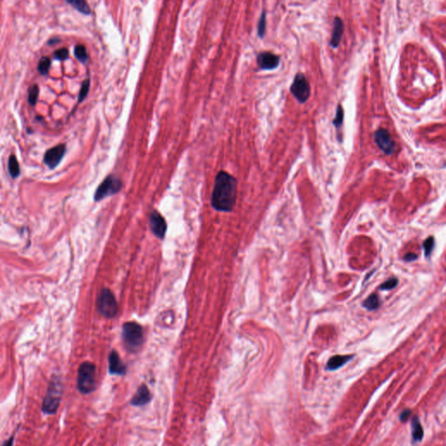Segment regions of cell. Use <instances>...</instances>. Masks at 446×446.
<instances>
[{
    "instance_id": "ac0fdd59",
    "label": "cell",
    "mask_w": 446,
    "mask_h": 446,
    "mask_svg": "<svg viewBox=\"0 0 446 446\" xmlns=\"http://www.w3.org/2000/svg\"><path fill=\"white\" fill-rule=\"evenodd\" d=\"M380 299L376 294H372L370 297L362 303V306L368 310H376L380 307Z\"/></svg>"
},
{
    "instance_id": "e0dca14e",
    "label": "cell",
    "mask_w": 446,
    "mask_h": 446,
    "mask_svg": "<svg viewBox=\"0 0 446 446\" xmlns=\"http://www.w3.org/2000/svg\"><path fill=\"white\" fill-rule=\"evenodd\" d=\"M8 170H9L10 175L13 178H17L20 175V169H19V164L18 159L16 158L14 154H12L9 157L8 160Z\"/></svg>"
},
{
    "instance_id": "5bb4252c",
    "label": "cell",
    "mask_w": 446,
    "mask_h": 446,
    "mask_svg": "<svg viewBox=\"0 0 446 446\" xmlns=\"http://www.w3.org/2000/svg\"><path fill=\"white\" fill-rule=\"evenodd\" d=\"M344 31V24L343 19L339 17H336L333 22V29L331 33V39L330 44L333 48H337L340 45L342 37Z\"/></svg>"
},
{
    "instance_id": "83f0119b",
    "label": "cell",
    "mask_w": 446,
    "mask_h": 446,
    "mask_svg": "<svg viewBox=\"0 0 446 446\" xmlns=\"http://www.w3.org/2000/svg\"><path fill=\"white\" fill-rule=\"evenodd\" d=\"M69 52L66 48H60L54 53V58L57 60H65L68 59Z\"/></svg>"
},
{
    "instance_id": "52a82bcc",
    "label": "cell",
    "mask_w": 446,
    "mask_h": 446,
    "mask_svg": "<svg viewBox=\"0 0 446 446\" xmlns=\"http://www.w3.org/2000/svg\"><path fill=\"white\" fill-rule=\"evenodd\" d=\"M290 92L300 103H305L310 96V85L305 75L298 72L290 87Z\"/></svg>"
},
{
    "instance_id": "d6986e66",
    "label": "cell",
    "mask_w": 446,
    "mask_h": 446,
    "mask_svg": "<svg viewBox=\"0 0 446 446\" xmlns=\"http://www.w3.org/2000/svg\"><path fill=\"white\" fill-rule=\"evenodd\" d=\"M67 3L74 7L75 9L78 10L79 13H83L85 15H89L91 13V9L88 4L86 1L82 0H71L67 1Z\"/></svg>"
},
{
    "instance_id": "f1b7e54d",
    "label": "cell",
    "mask_w": 446,
    "mask_h": 446,
    "mask_svg": "<svg viewBox=\"0 0 446 446\" xmlns=\"http://www.w3.org/2000/svg\"><path fill=\"white\" fill-rule=\"evenodd\" d=\"M417 258H418V256H416L415 254L412 253H408L403 257V259L406 260V262H413Z\"/></svg>"
},
{
    "instance_id": "3957f363",
    "label": "cell",
    "mask_w": 446,
    "mask_h": 446,
    "mask_svg": "<svg viewBox=\"0 0 446 446\" xmlns=\"http://www.w3.org/2000/svg\"><path fill=\"white\" fill-rule=\"evenodd\" d=\"M96 366L91 362H82L77 375V390L82 395H89L96 390Z\"/></svg>"
},
{
    "instance_id": "277c9868",
    "label": "cell",
    "mask_w": 446,
    "mask_h": 446,
    "mask_svg": "<svg viewBox=\"0 0 446 446\" xmlns=\"http://www.w3.org/2000/svg\"><path fill=\"white\" fill-rule=\"evenodd\" d=\"M122 338L128 350L135 352L143 344V330L141 325L135 322H126L123 326Z\"/></svg>"
},
{
    "instance_id": "4316f807",
    "label": "cell",
    "mask_w": 446,
    "mask_h": 446,
    "mask_svg": "<svg viewBox=\"0 0 446 446\" xmlns=\"http://www.w3.org/2000/svg\"><path fill=\"white\" fill-rule=\"evenodd\" d=\"M434 242H435V241H434L433 237H429L425 240V241H424L423 246H424V254H425V256H429L431 255V252H432V250H433Z\"/></svg>"
},
{
    "instance_id": "cb8c5ba5",
    "label": "cell",
    "mask_w": 446,
    "mask_h": 446,
    "mask_svg": "<svg viewBox=\"0 0 446 446\" xmlns=\"http://www.w3.org/2000/svg\"><path fill=\"white\" fill-rule=\"evenodd\" d=\"M89 89H90V80H89V78H87L82 83V88H80L79 94H78V103L82 102L86 99V97L88 96Z\"/></svg>"
},
{
    "instance_id": "484cf974",
    "label": "cell",
    "mask_w": 446,
    "mask_h": 446,
    "mask_svg": "<svg viewBox=\"0 0 446 446\" xmlns=\"http://www.w3.org/2000/svg\"><path fill=\"white\" fill-rule=\"evenodd\" d=\"M397 279L396 278H390L389 280H387L386 281H384V283L381 285L380 289L381 290H392L394 288H396V285H397Z\"/></svg>"
},
{
    "instance_id": "f546056e",
    "label": "cell",
    "mask_w": 446,
    "mask_h": 446,
    "mask_svg": "<svg viewBox=\"0 0 446 446\" xmlns=\"http://www.w3.org/2000/svg\"><path fill=\"white\" fill-rule=\"evenodd\" d=\"M14 438H15V435H13L12 437L8 438V439L6 440L5 442H4L0 446H13V443H14Z\"/></svg>"
},
{
    "instance_id": "5b68a950",
    "label": "cell",
    "mask_w": 446,
    "mask_h": 446,
    "mask_svg": "<svg viewBox=\"0 0 446 446\" xmlns=\"http://www.w3.org/2000/svg\"><path fill=\"white\" fill-rule=\"evenodd\" d=\"M97 309L106 318H113L118 313V304L111 290L103 289L97 299Z\"/></svg>"
},
{
    "instance_id": "603a6c76",
    "label": "cell",
    "mask_w": 446,
    "mask_h": 446,
    "mask_svg": "<svg viewBox=\"0 0 446 446\" xmlns=\"http://www.w3.org/2000/svg\"><path fill=\"white\" fill-rule=\"evenodd\" d=\"M343 118H344V111H343L342 105H339L337 106V113H336L334 120H333V125L335 128H339L341 126L343 125Z\"/></svg>"
},
{
    "instance_id": "4fadbf2b",
    "label": "cell",
    "mask_w": 446,
    "mask_h": 446,
    "mask_svg": "<svg viewBox=\"0 0 446 446\" xmlns=\"http://www.w3.org/2000/svg\"><path fill=\"white\" fill-rule=\"evenodd\" d=\"M150 225L153 234H155L157 237L163 240V238L165 237L167 232V223L165 219L163 218L159 213L153 211L150 216Z\"/></svg>"
},
{
    "instance_id": "44dd1931",
    "label": "cell",
    "mask_w": 446,
    "mask_h": 446,
    "mask_svg": "<svg viewBox=\"0 0 446 446\" xmlns=\"http://www.w3.org/2000/svg\"><path fill=\"white\" fill-rule=\"evenodd\" d=\"M50 66L51 60L48 57H43V58H41L39 62H38V66H37L38 72H40L42 75L48 74Z\"/></svg>"
},
{
    "instance_id": "8992f818",
    "label": "cell",
    "mask_w": 446,
    "mask_h": 446,
    "mask_svg": "<svg viewBox=\"0 0 446 446\" xmlns=\"http://www.w3.org/2000/svg\"><path fill=\"white\" fill-rule=\"evenodd\" d=\"M121 187V180L116 177L115 175H109L102 181V183L97 188L95 194H94V200L99 201V200H103L106 197L111 196L115 193H119Z\"/></svg>"
},
{
    "instance_id": "7c38bea8",
    "label": "cell",
    "mask_w": 446,
    "mask_h": 446,
    "mask_svg": "<svg viewBox=\"0 0 446 446\" xmlns=\"http://www.w3.org/2000/svg\"><path fill=\"white\" fill-rule=\"evenodd\" d=\"M151 400H152L151 391L146 384H142L138 388L136 392L130 400V404L134 407H141V406H147V403L151 402Z\"/></svg>"
},
{
    "instance_id": "30bf717a",
    "label": "cell",
    "mask_w": 446,
    "mask_h": 446,
    "mask_svg": "<svg viewBox=\"0 0 446 446\" xmlns=\"http://www.w3.org/2000/svg\"><path fill=\"white\" fill-rule=\"evenodd\" d=\"M281 58L270 52H262L257 55V65L261 70H275L280 65Z\"/></svg>"
},
{
    "instance_id": "8fae6325",
    "label": "cell",
    "mask_w": 446,
    "mask_h": 446,
    "mask_svg": "<svg viewBox=\"0 0 446 446\" xmlns=\"http://www.w3.org/2000/svg\"><path fill=\"white\" fill-rule=\"evenodd\" d=\"M108 372L111 375H116L119 377H123L127 374V367L115 350H112L108 356Z\"/></svg>"
},
{
    "instance_id": "d4e9b609",
    "label": "cell",
    "mask_w": 446,
    "mask_h": 446,
    "mask_svg": "<svg viewBox=\"0 0 446 446\" xmlns=\"http://www.w3.org/2000/svg\"><path fill=\"white\" fill-rule=\"evenodd\" d=\"M266 24H267L266 22V12L263 11L261 18H260L259 23H258V36L262 38L264 37V34H265Z\"/></svg>"
},
{
    "instance_id": "2e32d148",
    "label": "cell",
    "mask_w": 446,
    "mask_h": 446,
    "mask_svg": "<svg viewBox=\"0 0 446 446\" xmlns=\"http://www.w3.org/2000/svg\"><path fill=\"white\" fill-rule=\"evenodd\" d=\"M412 427L413 440L416 441V442L421 441L422 438L424 437V430H423V427H422L421 423H420L419 419L417 417L412 419Z\"/></svg>"
},
{
    "instance_id": "ffe728a7",
    "label": "cell",
    "mask_w": 446,
    "mask_h": 446,
    "mask_svg": "<svg viewBox=\"0 0 446 446\" xmlns=\"http://www.w3.org/2000/svg\"><path fill=\"white\" fill-rule=\"evenodd\" d=\"M75 57L78 59L80 62H87L88 60V53L87 49L83 45H78L75 47L74 49Z\"/></svg>"
},
{
    "instance_id": "7402d4cb",
    "label": "cell",
    "mask_w": 446,
    "mask_h": 446,
    "mask_svg": "<svg viewBox=\"0 0 446 446\" xmlns=\"http://www.w3.org/2000/svg\"><path fill=\"white\" fill-rule=\"evenodd\" d=\"M38 94H39V89L37 85L31 86L28 91V101L31 106H35L37 103Z\"/></svg>"
},
{
    "instance_id": "9a60e30c",
    "label": "cell",
    "mask_w": 446,
    "mask_h": 446,
    "mask_svg": "<svg viewBox=\"0 0 446 446\" xmlns=\"http://www.w3.org/2000/svg\"><path fill=\"white\" fill-rule=\"evenodd\" d=\"M352 358V355H345V356L337 355V356H332L328 361L326 368L329 371H336L337 369L341 368L342 366H343Z\"/></svg>"
},
{
    "instance_id": "6da1fadb",
    "label": "cell",
    "mask_w": 446,
    "mask_h": 446,
    "mask_svg": "<svg viewBox=\"0 0 446 446\" xmlns=\"http://www.w3.org/2000/svg\"><path fill=\"white\" fill-rule=\"evenodd\" d=\"M237 197V181L225 171L219 172L213 187L211 203L214 209L222 212L234 209Z\"/></svg>"
},
{
    "instance_id": "7a4b0ae2",
    "label": "cell",
    "mask_w": 446,
    "mask_h": 446,
    "mask_svg": "<svg viewBox=\"0 0 446 446\" xmlns=\"http://www.w3.org/2000/svg\"><path fill=\"white\" fill-rule=\"evenodd\" d=\"M62 395V382L60 378L54 377L51 379L47 387V393L41 406L42 412L46 415H55L60 408Z\"/></svg>"
},
{
    "instance_id": "ba28073f",
    "label": "cell",
    "mask_w": 446,
    "mask_h": 446,
    "mask_svg": "<svg viewBox=\"0 0 446 446\" xmlns=\"http://www.w3.org/2000/svg\"><path fill=\"white\" fill-rule=\"evenodd\" d=\"M375 142L387 155H390L396 150V142L385 128H379L374 134Z\"/></svg>"
},
{
    "instance_id": "4dcf8cb0",
    "label": "cell",
    "mask_w": 446,
    "mask_h": 446,
    "mask_svg": "<svg viewBox=\"0 0 446 446\" xmlns=\"http://www.w3.org/2000/svg\"><path fill=\"white\" fill-rule=\"evenodd\" d=\"M410 415H411V411H404V412H402V414L400 416V419H401V421L404 422L408 419Z\"/></svg>"
},
{
    "instance_id": "9c48e42d",
    "label": "cell",
    "mask_w": 446,
    "mask_h": 446,
    "mask_svg": "<svg viewBox=\"0 0 446 446\" xmlns=\"http://www.w3.org/2000/svg\"><path fill=\"white\" fill-rule=\"evenodd\" d=\"M66 147L64 144L58 145L47 150L44 155V163L49 169H53L60 164L66 153Z\"/></svg>"
}]
</instances>
